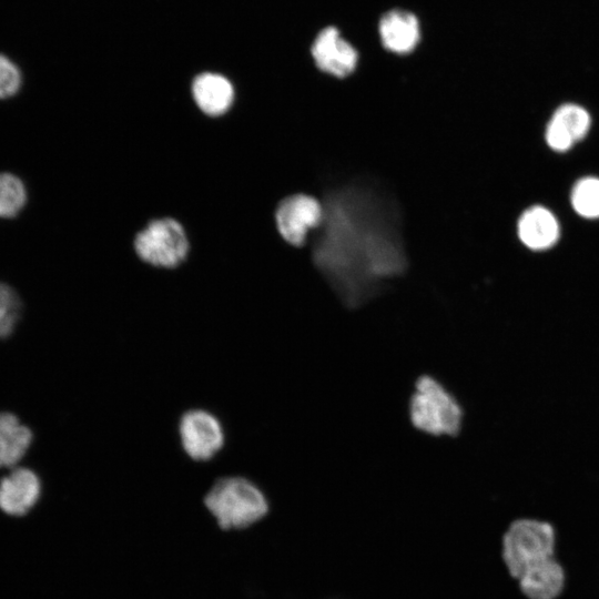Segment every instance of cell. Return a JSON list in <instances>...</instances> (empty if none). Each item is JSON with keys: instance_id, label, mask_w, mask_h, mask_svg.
<instances>
[{"instance_id": "cell-1", "label": "cell", "mask_w": 599, "mask_h": 599, "mask_svg": "<svg viewBox=\"0 0 599 599\" xmlns=\"http://www.w3.org/2000/svg\"><path fill=\"white\" fill-rule=\"evenodd\" d=\"M314 262L342 302L358 307L379 284L402 274L406 260L394 217L368 193L347 190L326 201Z\"/></svg>"}, {"instance_id": "cell-2", "label": "cell", "mask_w": 599, "mask_h": 599, "mask_svg": "<svg viewBox=\"0 0 599 599\" xmlns=\"http://www.w3.org/2000/svg\"><path fill=\"white\" fill-rule=\"evenodd\" d=\"M203 505L223 531L243 530L270 511L265 493L244 476L216 479L203 497Z\"/></svg>"}, {"instance_id": "cell-3", "label": "cell", "mask_w": 599, "mask_h": 599, "mask_svg": "<svg viewBox=\"0 0 599 599\" xmlns=\"http://www.w3.org/2000/svg\"><path fill=\"white\" fill-rule=\"evenodd\" d=\"M415 428L434 436H455L460 430L463 409L457 399L434 377L422 376L409 402Z\"/></svg>"}, {"instance_id": "cell-4", "label": "cell", "mask_w": 599, "mask_h": 599, "mask_svg": "<svg viewBox=\"0 0 599 599\" xmlns=\"http://www.w3.org/2000/svg\"><path fill=\"white\" fill-rule=\"evenodd\" d=\"M555 531L551 525L535 519L514 521L502 538V559L509 573L518 578L530 565L552 557Z\"/></svg>"}, {"instance_id": "cell-5", "label": "cell", "mask_w": 599, "mask_h": 599, "mask_svg": "<svg viewBox=\"0 0 599 599\" xmlns=\"http://www.w3.org/2000/svg\"><path fill=\"white\" fill-rule=\"evenodd\" d=\"M138 256L158 267L173 268L189 253V242L182 225L173 219L154 220L138 233L134 241Z\"/></svg>"}, {"instance_id": "cell-6", "label": "cell", "mask_w": 599, "mask_h": 599, "mask_svg": "<svg viewBox=\"0 0 599 599\" xmlns=\"http://www.w3.org/2000/svg\"><path fill=\"white\" fill-rule=\"evenodd\" d=\"M177 433L184 453L194 461L211 460L225 444L221 420L203 408L184 412L179 420Z\"/></svg>"}, {"instance_id": "cell-7", "label": "cell", "mask_w": 599, "mask_h": 599, "mask_svg": "<svg viewBox=\"0 0 599 599\" xmlns=\"http://www.w3.org/2000/svg\"><path fill=\"white\" fill-rule=\"evenodd\" d=\"M323 219V205L313 196L305 194L284 199L275 214L280 234L294 246H302L309 230L319 227Z\"/></svg>"}, {"instance_id": "cell-8", "label": "cell", "mask_w": 599, "mask_h": 599, "mask_svg": "<svg viewBox=\"0 0 599 599\" xmlns=\"http://www.w3.org/2000/svg\"><path fill=\"white\" fill-rule=\"evenodd\" d=\"M311 52L319 70L337 78L349 75L358 61L356 49L335 27L324 28L316 35Z\"/></svg>"}, {"instance_id": "cell-9", "label": "cell", "mask_w": 599, "mask_h": 599, "mask_svg": "<svg viewBox=\"0 0 599 599\" xmlns=\"http://www.w3.org/2000/svg\"><path fill=\"white\" fill-rule=\"evenodd\" d=\"M41 483L29 468H16L0 480V509L10 516H23L38 502Z\"/></svg>"}, {"instance_id": "cell-10", "label": "cell", "mask_w": 599, "mask_h": 599, "mask_svg": "<svg viewBox=\"0 0 599 599\" xmlns=\"http://www.w3.org/2000/svg\"><path fill=\"white\" fill-rule=\"evenodd\" d=\"M590 115L580 105H560L546 129V142L555 151L565 152L581 140L590 129Z\"/></svg>"}, {"instance_id": "cell-11", "label": "cell", "mask_w": 599, "mask_h": 599, "mask_svg": "<svg viewBox=\"0 0 599 599\" xmlns=\"http://www.w3.org/2000/svg\"><path fill=\"white\" fill-rule=\"evenodd\" d=\"M379 37L385 49L406 54L412 52L420 40L417 18L404 10H390L379 20Z\"/></svg>"}, {"instance_id": "cell-12", "label": "cell", "mask_w": 599, "mask_h": 599, "mask_svg": "<svg viewBox=\"0 0 599 599\" xmlns=\"http://www.w3.org/2000/svg\"><path fill=\"white\" fill-rule=\"evenodd\" d=\"M518 580L529 599H555L562 590L565 575L561 566L549 557L527 567Z\"/></svg>"}, {"instance_id": "cell-13", "label": "cell", "mask_w": 599, "mask_h": 599, "mask_svg": "<svg viewBox=\"0 0 599 599\" xmlns=\"http://www.w3.org/2000/svg\"><path fill=\"white\" fill-rule=\"evenodd\" d=\"M518 236L528 248L544 251L559 237V224L555 215L544 206L527 209L518 221Z\"/></svg>"}, {"instance_id": "cell-14", "label": "cell", "mask_w": 599, "mask_h": 599, "mask_svg": "<svg viewBox=\"0 0 599 599\" xmlns=\"http://www.w3.org/2000/svg\"><path fill=\"white\" fill-rule=\"evenodd\" d=\"M192 94L197 106L211 116L225 113L234 100L232 83L216 73L197 75L192 84Z\"/></svg>"}, {"instance_id": "cell-15", "label": "cell", "mask_w": 599, "mask_h": 599, "mask_svg": "<svg viewBox=\"0 0 599 599\" xmlns=\"http://www.w3.org/2000/svg\"><path fill=\"white\" fill-rule=\"evenodd\" d=\"M32 432L11 413H0V467L18 464L32 443Z\"/></svg>"}, {"instance_id": "cell-16", "label": "cell", "mask_w": 599, "mask_h": 599, "mask_svg": "<svg viewBox=\"0 0 599 599\" xmlns=\"http://www.w3.org/2000/svg\"><path fill=\"white\" fill-rule=\"evenodd\" d=\"M28 201L23 181L8 172L0 173V219L17 216Z\"/></svg>"}, {"instance_id": "cell-17", "label": "cell", "mask_w": 599, "mask_h": 599, "mask_svg": "<svg viewBox=\"0 0 599 599\" xmlns=\"http://www.w3.org/2000/svg\"><path fill=\"white\" fill-rule=\"evenodd\" d=\"M573 210L583 217H599V179L588 176L579 180L571 192Z\"/></svg>"}, {"instance_id": "cell-18", "label": "cell", "mask_w": 599, "mask_h": 599, "mask_svg": "<svg viewBox=\"0 0 599 599\" xmlns=\"http://www.w3.org/2000/svg\"><path fill=\"white\" fill-rule=\"evenodd\" d=\"M22 85V72L9 57L0 53V100L16 95Z\"/></svg>"}, {"instance_id": "cell-19", "label": "cell", "mask_w": 599, "mask_h": 599, "mask_svg": "<svg viewBox=\"0 0 599 599\" xmlns=\"http://www.w3.org/2000/svg\"><path fill=\"white\" fill-rule=\"evenodd\" d=\"M21 306L17 292L8 284L0 282V308L7 313L20 315Z\"/></svg>"}, {"instance_id": "cell-20", "label": "cell", "mask_w": 599, "mask_h": 599, "mask_svg": "<svg viewBox=\"0 0 599 599\" xmlns=\"http://www.w3.org/2000/svg\"><path fill=\"white\" fill-rule=\"evenodd\" d=\"M19 315L10 314L0 308V338L10 336L18 323Z\"/></svg>"}]
</instances>
